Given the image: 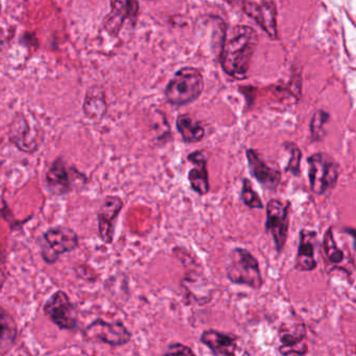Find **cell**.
I'll list each match as a JSON object with an SVG mask.
<instances>
[{
    "mask_svg": "<svg viewBox=\"0 0 356 356\" xmlns=\"http://www.w3.org/2000/svg\"><path fill=\"white\" fill-rule=\"evenodd\" d=\"M257 44V34L250 26H236L229 29L220 54L224 72L237 80L245 79Z\"/></svg>",
    "mask_w": 356,
    "mask_h": 356,
    "instance_id": "cell-1",
    "label": "cell"
},
{
    "mask_svg": "<svg viewBox=\"0 0 356 356\" xmlns=\"http://www.w3.org/2000/svg\"><path fill=\"white\" fill-rule=\"evenodd\" d=\"M204 79L197 68L184 67L175 74L165 89V97L172 105L193 103L203 92Z\"/></svg>",
    "mask_w": 356,
    "mask_h": 356,
    "instance_id": "cell-2",
    "label": "cell"
},
{
    "mask_svg": "<svg viewBox=\"0 0 356 356\" xmlns=\"http://www.w3.org/2000/svg\"><path fill=\"white\" fill-rule=\"evenodd\" d=\"M227 277L235 284L248 285L259 289L264 283L257 259L243 248L232 250L226 266Z\"/></svg>",
    "mask_w": 356,
    "mask_h": 356,
    "instance_id": "cell-3",
    "label": "cell"
},
{
    "mask_svg": "<svg viewBox=\"0 0 356 356\" xmlns=\"http://www.w3.org/2000/svg\"><path fill=\"white\" fill-rule=\"evenodd\" d=\"M79 243L80 239L74 229L65 226L51 227L43 233L41 238V256L47 264H54L63 254L74 251Z\"/></svg>",
    "mask_w": 356,
    "mask_h": 356,
    "instance_id": "cell-4",
    "label": "cell"
},
{
    "mask_svg": "<svg viewBox=\"0 0 356 356\" xmlns=\"http://www.w3.org/2000/svg\"><path fill=\"white\" fill-rule=\"evenodd\" d=\"M310 189L318 195L330 193L339 179V165L331 156L314 154L308 158Z\"/></svg>",
    "mask_w": 356,
    "mask_h": 356,
    "instance_id": "cell-5",
    "label": "cell"
},
{
    "mask_svg": "<svg viewBox=\"0 0 356 356\" xmlns=\"http://www.w3.org/2000/svg\"><path fill=\"white\" fill-rule=\"evenodd\" d=\"M82 337L88 343L120 347L131 341L132 333L124 326V323H110L103 318H97L83 329Z\"/></svg>",
    "mask_w": 356,
    "mask_h": 356,
    "instance_id": "cell-6",
    "label": "cell"
},
{
    "mask_svg": "<svg viewBox=\"0 0 356 356\" xmlns=\"http://www.w3.org/2000/svg\"><path fill=\"white\" fill-rule=\"evenodd\" d=\"M43 312L61 330L74 331L78 329V309L65 291H55L45 302Z\"/></svg>",
    "mask_w": 356,
    "mask_h": 356,
    "instance_id": "cell-7",
    "label": "cell"
},
{
    "mask_svg": "<svg viewBox=\"0 0 356 356\" xmlns=\"http://www.w3.org/2000/svg\"><path fill=\"white\" fill-rule=\"evenodd\" d=\"M80 174L76 168L67 166L63 158L58 157L51 162L45 172V186L51 195L64 197L74 191L76 176Z\"/></svg>",
    "mask_w": 356,
    "mask_h": 356,
    "instance_id": "cell-8",
    "label": "cell"
},
{
    "mask_svg": "<svg viewBox=\"0 0 356 356\" xmlns=\"http://www.w3.org/2000/svg\"><path fill=\"white\" fill-rule=\"evenodd\" d=\"M111 12L104 19L103 26L106 32L112 37H118L129 22L132 28L138 20V0H110Z\"/></svg>",
    "mask_w": 356,
    "mask_h": 356,
    "instance_id": "cell-9",
    "label": "cell"
},
{
    "mask_svg": "<svg viewBox=\"0 0 356 356\" xmlns=\"http://www.w3.org/2000/svg\"><path fill=\"white\" fill-rule=\"evenodd\" d=\"M289 204H283L279 200H272L266 205V231L274 239L277 251H282L289 233Z\"/></svg>",
    "mask_w": 356,
    "mask_h": 356,
    "instance_id": "cell-10",
    "label": "cell"
},
{
    "mask_svg": "<svg viewBox=\"0 0 356 356\" xmlns=\"http://www.w3.org/2000/svg\"><path fill=\"white\" fill-rule=\"evenodd\" d=\"M124 208V201L118 195H108L97 210V232L104 243H113L115 222Z\"/></svg>",
    "mask_w": 356,
    "mask_h": 356,
    "instance_id": "cell-11",
    "label": "cell"
},
{
    "mask_svg": "<svg viewBox=\"0 0 356 356\" xmlns=\"http://www.w3.org/2000/svg\"><path fill=\"white\" fill-rule=\"evenodd\" d=\"M9 138L19 151L26 154H34L38 151L40 145L30 124L22 113L16 114L10 124Z\"/></svg>",
    "mask_w": 356,
    "mask_h": 356,
    "instance_id": "cell-12",
    "label": "cell"
},
{
    "mask_svg": "<svg viewBox=\"0 0 356 356\" xmlns=\"http://www.w3.org/2000/svg\"><path fill=\"white\" fill-rule=\"evenodd\" d=\"M245 155H247L248 168L252 177L268 191L276 189L280 184L281 172L276 168L268 166L254 149H248Z\"/></svg>",
    "mask_w": 356,
    "mask_h": 356,
    "instance_id": "cell-13",
    "label": "cell"
},
{
    "mask_svg": "<svg viewBox=\"0 0 356 356\" xmlns=\"http://www.w3.org/2000/svg\"><path fill=\"white\" fill-rule=\"evenodd\" d=\"M187 159L195 165L189 170L187 176L191 188L199 195H207L210 191L207 170L208 156L204 151H195L189 154Z\"/></svg>",
    "mask_w": 356,
    "mask_h": 356,
    "instance_id": "cell-14",
    "label": "cell"
},
{
    "mask_svg": "<svg viewBox=\"0 0 356 356\" xmlns=\"http://www.w3.org/2000/svg\"><path fill=\"white\" fill-rule=\"evenodd\" d=\"M245 12L257 22L268 36L276 38V9L272 0H264L260 3H247Z\"/></svg>",
    "mask_w": 356,
    "mask_h": 356,
    "instance_id": "cell-15",
    "label": "cell"
},
{
    "mask_svg": "<svg viewBox=\"0 0 356 356\" xmlns=\"http://www.w3.org/2000/svg\"><path fill=\"white\" fill-rule=\"evenodd\" d=\"M200 341L209 348L214 355L231 356L236 353V339L232 335L213 329L204 331L200 337Z\"/></svg>",
    "mask_w": 356,
    "mask_h": 356,
    "instance_id": "cell-16",
    "label": "cell"
},
{
    "mask_svg": "<svg viewBox=\"0 0 356 356\" xmlns=\"http://www.w3.org/2000/svg\"><path fill=\"white\" fill-rule=\"evenodd\" d=\"M316 233L314 231L301 230L300 232L299 250L296 258L295 268L300 272H310L316 268L314 259V241Z\"/></svg>",
    "mask_w": 356,
    "mask_h": 356,
    "instance_id": "cell-17",
    "label": "cell"
},
{
    "mask_svg": "<svg viewBox=\"0 0 356 356\" xmlns=\"http://www.w3.org/2000/svg\"><path fill=\"white\" fill-rule=\"evenodd\" d=\"M108 111L105 91L99 86H93L87 91L83 104V112L88 120L102 122Z\"/></svg>",
    "mask_w": 356,
    "mask_h": 356,
    "instance_id": "cell-18",
    "label": "cell"
},
{
    "mask_svg": "<svg viewBox=\"0 0 356 356\" xmlns=\"http://www.w3.org/2000/svg\"><path fill=\"white\" fill-rule=\"evenodd\" d=\"M177 130L185 143H197L205 137V129L189 114H181L177 118Z\"/></svg>",
    "mask_w": 356,
    "mask_h": 356,
    "instance_id": "cell-19",
    "label": "cell"
},
{
    "mask_svg": "<svg viewBox=\"0 0 356 356\" xmlns=\"http://www.w3.org/2000/svg\"><path fill=\"white\" fill-rule=\"evenodd\" d=\"M17 339V326L15 321L3 308H1V351L11 349Z\"/></svg>",
    "mask_w": 356,
    "mask_h": 356,
    "instance_id": "cell-20",
    "label": "cell"
},
{
    "mask_svg": "<svg viewBox=\"0 0 356 356\" xmlns=\"http://www.w3.org/2000/svg\"><path fill=\"white\" fill-rule=\"evenodd\" d=\"M323 248H324L325 253L327 257L333 264H339L343 261V253L341 249L337 248L335 243L334 237H333L332 228H329L325 232L324 238H323Z\"/></svg>",
    "mask_w": 356,
    "mask_h": 356,
    "instance_id": "cell-21",
    "label": "cell"
},
{
    "mask_svg": "<svg viewBox=\"0 0 356 356\" xmlns=\"http://www.w3.org/2000/svg\"><path fill=\"white\" fill-rule=\"evenodd\" d=\"M241 199L245 206L252 208V209H262L264 208V203H262L257 193L254 191L249 179H243Z\"/></svg>",
    "mask_w": 356,
    "mask_h": 356,
    "instance_id": "cell-22",
    "label": "cell"
},
{
    "mask_svg": "<svg viewBox=\"0 0 356 356\" xmlns=\"http://www.w3.org/2000/svg\"><path fill=\"white\" fill-rule=\"evenodd\" d=\"M328 114L323 111L316 112L312 122V140H321L324 136V126L328 120Z\"/></svg>",
    "mask_w": 356,
    "mask_h": 356,
    "instance_id": "cell-23",
    "label": "cell"
},
{
    "mask_svg": "<svg viewBox=\"0 0 356 356\" xmlns=\"http://www.w3.org/2000/svg\"><path fill=\"white\" fill-rule=\"evenodd\" d=\"M301 151L297 147H293L291 149V159L287 165V172H291L293 176H299L300 175V161H301Z\"/></svg>",
    "mask_w": 356,
    "mask_h": 356,
    "instance_id": "cell-24",
    "label": "cell"
},
{
    "mask_svg": "<svg viewBox=\"0 0 356 356\" xmlns=\"http://www.w3.org/2000/svg\"><path fill=\"white\" fill-rule=\"evenodd\" d=\"M164 354L165 355H195V352L188 346L174 343L168 346Z\"/></svg>",
    "mask_w": 356,
    "mask_h": 356,
    "instance_id": "cell-25",
    "label": "cell"
},
{
    "mask_svg": "<svg viewBox=\"0 0 356 356\" xmlns=\"http://www.w3.org/2000/svg\"><path fill=\"white\" fill-rule=\"evenodd\" d=\"M346 232L349 233V234L351 235L352 237H353L354 245H355L356 249V230H354V229H347V230H346Z\"/></svg>",
    "mask_w": 356,
    "mask_h": 356,
    "instance_id": "cell-26",
    "label": "cell"
}]
</instances>
